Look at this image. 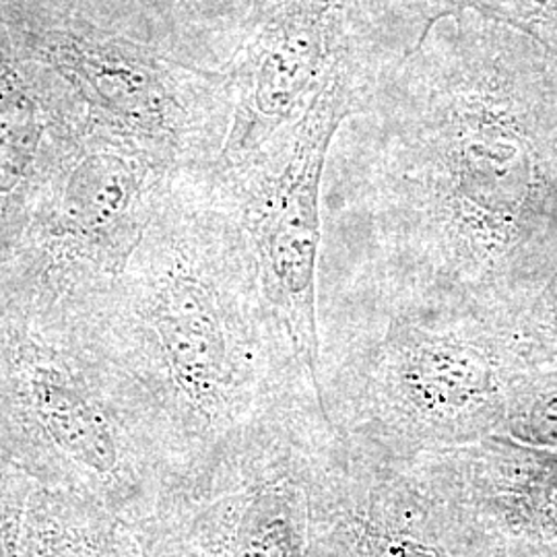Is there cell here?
<instances>
[{
  "mask_svg": "<svg viewBox=\"0 0 557 557\" xmlns=\"http://www.w3.org/2000/svg\"><path fill=\"white\" fill-rule=\"evenodd\" d=\"M446 20L341 126L343 193L403 292L498 304L557 262V60L478 15Z\"/></svg>",
  "mask_w": 557,
  "mask_h": 557,
  "instance_id": "6da1fadb",
  "label": "cell"
},
{
  "mask_svg": "<svg viewBox=\"0 0 557 557\" xmlns=\"http://www.w3.org/2000/svg\"><path fill=\"white\" fill-rule=\"evenodd\" d=\"M386 64L356 52L341 60L299 119L234 172L238 221L271 312L320 395L317 277L322 195L331 151Z\"/></svg>",
  "mask_w": 557,
  "mask_h": 557,
  "instance_id": "7a4b0ae2",
  "label": "cell"
},
{
  "mask_svg": "<svg viewBox=\"0 0 557 557\" xmlns=\"http://www.w3.org/2000/svg\"><path fill=\"white\" fill-rule=\"evenodd\" d=\"M376 54L359 25V0H267L248 40L223 71L232 122L220 172H234L292 126L338 62ZM384 60V59H382Z\"/></svg>",
  "mask_w": 557,
  "mask_h": 557,
  "instance_id": "3957f363",
  "label": "cell"
},
{
  "mask_svg": "<svg viewBox=\"0 0 557 557\" xmlns=\"http://www.w3.org/2000/svg\"><path fill=\"white\" fill-rule=\"evenodd\" d=\"M38 50L98 114L143 140L160 163L180 160L199 135L202 108L230 101L223 73L188 71L131 41L81 29H48Z\"/></svg>",
  "mask_w": 557,
  "mask_h": 557,
  "instance_id": "277c9868",
  "label": "cell"
},
{
  "mask_svg": "<svg viewBox=\"0 0 557 557\" xmlns=\"http://www.w3.org/2000/svg\"><path fill=\"white\" fill-rule=\"evenodd\" d=\"M428 312L400 320L374 354L368 388L376 400L421 418H460L502 393L504 359L485 314L471 298H418Z\"/></svg>",
  "mask_w": 557,
  "mask_h": 557,
  "instance_id": "5b68a950",
  "label": "cell"
},
{
  "mask_svg": "<svg viewBox=\"0 0 557 557\" xmlns=\"http://www.w3.org/2000/svg\"><path fill=\"white\" fill-rule=\"evenodd\" d=\"M151 168L120 153H91L81 161L57 207V234L64 248L77 255L114 252L116 238L131 248Z\"/></svg>",
  "mask_w": 557,
  "mask_h": 557,
  "instance_id": "8992f818",
  "label": "cell"
},
{
  "mask_svg": "<svg viewBox=\"0 0 557 557\" xmlns=\"http://www.w3.org/2000/svg\"><path fill=\"white\" fill-rule=\"evenodd\" d=\"M419 25L418 41L446 17L478 15L515 29L557 60V0H388Z\"/></svg>",
  "mask_w": 557,
  "mask_h": 557,
  "instance_id": "52a82bcc",
  "label": "cell"
},
{
  "mask_svg": "<svg viewBox=\"0 0 557 557\" xmlns=\"http://www.w3.org/2000/svg\"><path fill=\"white\" fill-rule=\"evenodd\" d=\"M38 120L17 81L0 71V190L13 188L34 160Z\"/></svg>",
  "mask_w": 557,
  "mask_h": 557,
  "instance_id": "ba28073f",
  "label": "cell"
},
{
  "mask_svg": "<svg viewBox=\"0 0 557 557\" xmlns=\"http://www.w3.org/2000/svg\"><path fill=\"white\" fill-rule=\"evenodd\" d=\"M522 430L531 438L557 442V380L545 384L522 416Z\"/></svg>",
  "mask_w": 557,
  "mask_h": 557,
  "instance_id": "9c48e42d",
  "label": "cell"
},
{
  "mask_svg": "<svg viewBox=\"0 0 557 557\" xmlns=\"http://www.w3.org/2000/svg\"><path fill=\"white\" fill-rule=\"evenodd\" d=\"M541 310H543V322L545 326L557 335V262L549 271V278L543 289L541 298Z\"/></svg>",
  "mask_w": 557,
  "mask_h": 557,
  "instance_id": "30bf717a",
  "label": "cell"
}]
</instances>
